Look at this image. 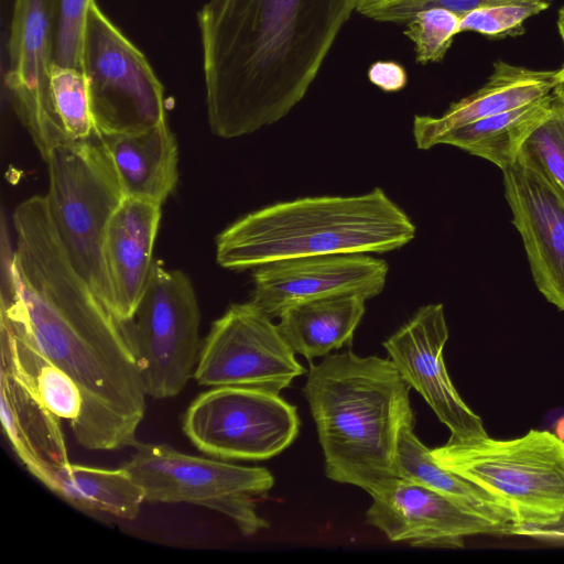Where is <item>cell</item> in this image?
<instances>
[{
  "mask_svg": "<svg viewBox=\"0 0 564 564\" xmlns=\"http://www.w3.org/2000/svg\"><path fill=\"white\" fill-rule=\"evenodd\" d=\"M389 1H393V0H387V1H384L383 3L389 2ZM383 3H382V4H383ZM380 6H381V4H380ZM372 10H373V9H372Z\"/></svg>",
  "mask_w": 564,
  "mask_h": 564,
  "instance_id": "36",
  "label": "cell"
},
{
  "mask_svg": "<svg viewBox=\"0 0 564 564\" xmlns=\"http://www.w3.org/2000/svg\"><path fill=\"white\" fill-rule=\"evenodd\" d=\"M1 422L12 449L41 482L52 467L70 463L61 419L19 376L0 366Z\"/></svg>",
  "mask_w": 564,
  "mask_h": 564,
  "instance_id": "19",
  "label": "cell"
},
{
  "mask_svg": "<svg viewBox=\"0 0 564 564\" xmlns=\"http://www.w3.org/2000/svg\"><path fill=\"white\" fill-rule=\"evenodd\" d=\"M91 0H54L53 62L83 70L82 47Z\"/></svg>",
  "mask_w": 564,
  "mask_h": 564,
  "instance_id": "30",
  "label": "cell"
},
{
  "mask_svg": "<svg viewBox=\"0 0 564 564\" xmlns=\"http://www.w3.org/2000/svg\"><path fill=\"white\" fill-rule=\"evenodd\" d=\"M556 24L564 47V7L558 10ZM552 94L564 105V63L558 69H556L555 84Z\"/></svg>",
  "mask_w": 564,
  "mask_h": 564,
  "instance_id": "33",
  "label": "cell"
},
{
  "mask_svg": "<svg viewBox=\"0 0 564 564\" xmlns=\"http://www.w3.org/2000/svg\"><path fill=\"white\" fill-rule=\"evenodd\" d=\"M44 161L45 197L56 234L75 270L112 313L104 246L111 216L124 197L100 133L57 145Z\"/></svg>",
  "mask_w": 564,
  "mask_h": 564,
  "instance_id": "5",
  "label": "cell"
},
{
  "mask_svg": "<svg viewBox=\"0 0 564 564\" xmlns=\"http://www.w3.org/2000/svg\"><path fill=\"white\" fill-rule=\"evenodd\" d=\"M556 70H536L502 61L484 86L452 104L440 117L415 116L413 137L416 147L427 150L448 130L469 122L542 100L552 95Z\"/></svg>",
  "mask_w": 564,
  "mask_h": 564,
  "instance_id": "18",
  "label": "cell"
},
{
  "mask_svg": "<svg viewBox=\"0 0 564 564\" xmlns=\"http://www.w3.org/2000/svg\"><path fill=\"white\" fill-rule=\"evenodd\" d=\"M123 197L163 204L174 191L177 144L167 119L144 130L100 134Z\"/></svg>",
  "mask_w": 564,
  "mask_h": 564,
  "instance_id": "20",
  "label": "cell"
},
{
  "mask_svg": "<svg viewBox=\"0 0 564 564\" xmlns=\"http://www.w3.org/2000/svg\"><path fill=\"white\" fill-rule=\"evenodd\" d=\"M42 484L76 509L123 520L135 519L145 501L123 466L107 469L68 463L52 467Z\"/></svg>",
  "mask_w": 564,
  "mask_h": 564,
  "instance_id": "23",
  "label": "cell"
},
{
  "mask_svg": "<svg viewBox=\"0 0 564 564\" xmlns=\"http://www.w3.org/2000/svg\"><path fill=\"white\" fill-rule=\"evenodd\" d=\"M371 84L386 93L402 90L408 83L405 68L393 61H377L368 69Z\"/></svg>",
  "mask_w": 564,
  "mask_h": 564,
  "instance_id": "32",
  "label": "cell"
},
{
  "mask_svg": "<svg viewBox=\"0 0 564 564\" xmlns=\"http://www.w3.org/2000/svg\"><path fill=\"white\" fill-rule=\"evenodd\" d=\"M507 1L511 0H393L375 8L365 17L379 22L406 23L417 12L431 8L446 9L462 17L473 10Z\"/></svg>",
  "mask_w": 564,
  "mask_h": 564,
  "instance_id": "31",
  "label": "cell"
},
{
  "mask_svg": "<svg viewBox=\"0 0 564 564\" xmlns=\"http://www.w3.org/2000/svg\"><path fill=\"white\" fill-rule=\"evenodd\" d=\"M368 524L392 542L413 546L463 547L477 534H513L503 525L478 517L432 488L402 476L393 477L370 494Z\"/></svg>",
  "mask_w": 564,
  "mask_h": 564,
  "instance_id": "16",
  "label": "cell"
},
{
  "mask_svg": "<svg viewBox=\"0 0 564 564\" xmlns=\"http://www.w3.org/2000/svg\"><path fill=\"white\" fill-rule=\"evenodd\" d=\"M160 220L161 204L124 197L108 224L104 254L120 322L132 316L148 282Z\"/></svg>",
  "mask_w": 564,
  "mask_h": 564,
  "instance_id": "17",
  "label": "cell"
},
{
  "mask_svg": "<svg viewBox=\"0 0 564 564\" xmlns=\"http://www.w3.org/2000/svg\"><path fill=\"white\" fill-rule=\"evenodd\" d=\"M251 302L270 318L319 299L356 294L372 299L386 285L388 263L366 253L282 259L253 268Z\"/></svg>",
  "mask_w": 564,
  "mask_h": 564,
  "instance_id": "13",
  "label": "cell"
},
{
  "mask_svg": "<svg viewBox=\"0 0 564 564\" xmlns=\"http://www.w3.org/2000/svg\"><path fill=\"white\" fill-rule=\"evenodd\" d=\"M459 15L442 8L422 10L409 20L404 34L414 44L416 62H441L459 33Z\"/></svg>",
  "mask_w": 564,
  "mask_h": 564,
  "instance_id": "29",
  "label": "cell"
},
{
  "mask_svg": "<svg viewBox=\"0 0 564 564\" xmlns=\"http://www.w3.org/2000/svg\"><path fill=\"white\" fill-rule=\"evenodd\" d=\"M405 426L399 438L397 465L399 476L419 481L463 509L490 522L503 525L513 534L524 533L512 510L500 499L470 480L438 465L429 447Z\"/></svg>",
  "mask_w": 564,
  "mask_h": 564,
  "instance_id": "22",
  "label": "cell"
},
{
  "mask_svg": "<svg viewBox=\"0 0 564 564\" xmlns=\"http://www.w3.org/2000/svg\"><path fill=\"white\" fill-rule=\"evenodd\" d=\"M408 214L383 189L275 203L236 220L216 238L217 263L229 270L314 256L382 253L415 236Z\"/></svg>",
  "mask_w": 564,
  "mask_h": 564,
  "instance_id": "4",
  "label": "cell"
},
{
  "mask_svg": "<svg viewBox=\"0 0 564 564\" xmlns=\"http://www.w3.org/2000/svg\"><path fill=\"white\" fill-rule=\"evenodd\" d=\"M384 1L387 0H356V10L362 15H366L368 12L379 7Z\"/></svg>",
  "mask_w": 564,
  "mask_h": 564,
  "instance_id": "34",
  "label": "cell"
},
{
  "mask_svg": "<svg viewBox=\"0 0 564 564\" xmlns=\"http://www.w3.org/2000/svg\"><path fill=\"white\" fill-rule=\"evenodd\" d=\"M447 339L443 304H427L382 345L401 377L423 397L452 438L487 437L482 420L463 401L447 373L443 357Z\"/></svg>",
  "mask_w": 564,
  "mask_h": 564,
  "instance_id": "14",
  "label": "cell"
},
{
  "mask_svg": "<svg viewBox=\"0 0 564 564\" xmlns=\"http://www.w3.org/2000/svg\"><path fill=\"white\" fill-rule=\"evenodd\" d=\"M552 99L553 95L454 128L441 134L435 145L448 144L459 148L494 163L503 171L516 161L524 141L547 112Z\"/></svg>",
  "mask_w": 564,
  "mask_h": 564,
  "instance_id": "25",
  "label": "cell"
},
{
  "mask_svg": "<svg viewBox=\"0 0 564 564\" xmlns=\"http://www.w3.org/2000/svg\"><path fill=\"white\" fill-rule=\"evenodd\" d=\"M51 100L55 118L68 142L84 141L99 133L83 70L54 64Z\"/></svg>",
  "mask_w": 564,
  "mask_h": 564,
  "instance_id": "26",
  "label": "cell"
},
{
  "mask_svg": "<svg viewBox=\"0 0 564 564\" xmlns=\"http://www.w3.org/2000/svg\"><path fill=\"white\" fill-rule=\"evenodd\" d=\"M200 312L189 278L154 260L132 316L120 322L134 350L147 395L173 398L194 378Z\"/></svg>",
  "mask_w": 564,
  "mask_h": 564,
  "instance_id": "8",
  "label": "cell"
},
{
  "mask_svg": "<svg viewBox=\"0 0 564 564\" xmlns=\"http://www.w3.org/2000/svg\"><path fill=\"white\" fill-rule=\"evenodd\" d=\"M520 152L529 156L564 192V105L554 96L547 112L527 138Z\"/></svg>",
  "mask_w": 564,
  "mask_h": 564,
  "instance_id": "27",
  "label": "cell"
},
{
  "mask_svg": "<svg viewBox=\"0 0 564 564\" xmlns=\"http://www.w3.org/2000/svg\"><path fill=\"white\" fill-rule=\"evenodd\" d=\"M123 465L142 488L148 502L193 503L230 518L243 535L270 524L261 518L254 497L274 485L263 467H246L224 459L184 454L166 444L138 442Z\"/></svg>",
  "mask_w": 564,
  "mask_h": 564,
  "instance_id": "7",
  "label": "cell"
},
{
  "mask_svg": "<svg viewBox=\"0 0 564 564\" xmlns=\"http://www.w3.org/2000/svg\"><path fill=\"white\" fill-rule=\"evenodd\" d=\"M355 10L356 0H208L197 23L210 131L231 139L285 117Z\"/></svg>",
  "mask_w": 564,
  "mask_h": 564,
  "instance_id": "2",
  "label": "cell"
},
{
  "mask_svg": "<svg viewBox=\"0 0 564 564\" xmlns=\"http://www.w3.org/2000/svg\"><path fill=\"white\" fill-rule=\"evenodd\" d=\"M502 173L533 281L546 301L564 312V192L522 152Z\"/></svg>",
  "mask_w": 564,
  "mask_h": 564,
  "instance_id": "15",
  "label": "cell"
},
{
  "mask_svg": "<svg viewBox=\"0 0 564 564\" xmlns=\"http://www.w3.org/2000/svg\"><path fill=\"white\" fill-rule=\"evenodd\" d=\"M12 221L15 290L1 303L0 318L77 384L83 409L70 429L79 445L89 451L133 447L147 393L120 321L75 270L45 195L20 203Z\"/></svg>",
  "mask_w": 564,
  "mask_h": 564,
  "instance_id": "1",
  "label": "cell"
},
{
  "mask_svg": "<svg viewBox=\"0 0 564 564\" xmlns=\"http://www.w3.org/2000/svg\"><path fill=\"white\" fill-rule=\"evenodd\" d=\"M366 301L350 294L301 303L288 308L276 327L293 351L311 362L351 343L366 312Z\"/></svg>",
  "mask_w": 564,
  "mask_h": 564,
  "instance_id": "21",
  "label": "cell"
},
{
  "mask_svg": "<svg viewBox=\"0 0 564 564\" xmlns=\"http://www.w3.org/2000/svg\"><path fill=\"white\" fill-rule=\"evenodd\" d=\"M182 429L206 455L224 460H264L297 437L296 408L279 393L223 386L200 393L187 408Z\"/></svg>",
  "mask_w": 564,
  "mask_h": 564,
  "instance_id": "10",
  "label": "cell"
},
{
  "mask_svg": "<svg viewBox=\"0 0 564 564\" xmlns=\"http://www.w3.org/2000/svg\"><path fill=\"white\" fill-rule=\"evenodd\" d=\"M54 0H15L7 84L14 110L43 160L69 143L55 118L51 100Z\"/></svg>",
  "mask_w": 564,
  "mask_h": 564,
  "instance_id": "12",
  "label": "cell"
},
{
  "mask_svg": "<svg viewBox=\"0 0 564 564\" xmlns=\"http://www.w3.org/2000/svg\"><path fill=\"white\" fill-rule=\"evenodd\" d=\"M410 389L390 358L348 350L310 364L303 393L327 478L371 494L399 476V438L415 422Z\"/></svg>",
  "mask_w": 564,
  "mask_h": 564,
  "instance_id": "3",
  "label": "cell"
},
{
  "mask_svg": "<svg viewBox=\"0 0 564 564\" xmlns=\"http://www.w3.org/2000/svg\"><path fill=\"white\" fill-rule=\"evenodd\" d=\"M431 453L442 467L500 499L527 529L564 519V442L531 430L511 440L449 437Z\"/></svg>",
  "mask_w": 564,
  "mask_h": 564,
  "instance_id": "6",
  "label": "cell"
},
{
  "mask_svg": "<svg viewBox=\"0 0 564 564\" xmlns=\"http://www.w3.org/2000/svg\"><path fill=\"white\" fill-rule=\"evenodd\" d=\"M554 434L557 438L564 442V415L557 419L554 425Z\"/></svg>",
  "mask_w": 564,
  "mask_h": 564,
  "instance_id": "35",
  "label": "cell"
},
{
  "mask_svg": "<svg viewBox=\"0 0 564 564\" xmlns=\"http://www.w3.org/2000/svg\"><path fill=\"white\" fill-rule=\"evenodd\" d=\"M82 63L100 134L144 130L166 120L163 85L95 0L86 13Z\"/></svg>",
  "mask_w": 564,
  "mask_h": 564,
  "instance_id": "9",
  "label": "cell"
},
{
  "mask_svg": "<svg viewBox=\"0 0 564 564\" xmlns=\"http://www.w3.org/2000/svg\"><path fill=\"white\" fill-rule=\"evenodd\" d=\"M1 364L37 394L44 405L72 426L80 416L83 397L75 381L26 336L0 318Z\"/></svg>",
  "mask_w": 564,
  "mask_h": 564,
  "instance_id": "24",
  "label": "cell"
},
{
  "mask_svg": "<svg viewBox=\"0 0 564 564\" xmlns=\"http://www.w3.org/2000/svg\"><path fill=\"white\" fill-rule=\"evenodd\" d=\"M547 0H511L482 7L460 17L459 33L477 32L489 39L518 36L524 33V22L546 10Z\"/></svg>",
  "mask_w": 564,
  "mask_h": 564,
  "instance_id": "28",
  "label": "cell"
},
{
  "mask_svg": "<svg viewBox=\"0 0 564 564\" xmlns=\"http://www.w3.org/2000/svg\"><path fill=\"white\" fill-rule=\"evenodd\" d=\"M305 369L272 318L251 302L231 304L202 344L194 379L200 386H238L275 393Z\"/></svg>",
  "mask_w": 564,
  "mask_h": 564,
  "instance_id": "11",
  "label": "cell"
}]
</instances>
